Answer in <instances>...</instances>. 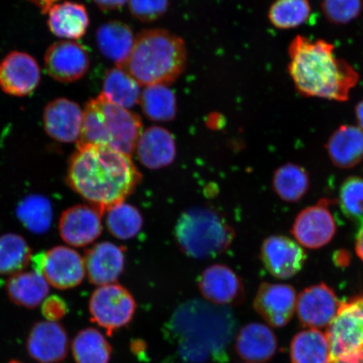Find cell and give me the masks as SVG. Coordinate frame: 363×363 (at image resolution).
Segmentation results:
<instances>
[{
  "mask_svg": "<svg viewBox=\"0 0 363 363\" xmlns=\"http://www.w3.org/2000/svg\"><path fill=\"white\" fill-rule=\"evenodd\" d=\"M140 181L130 156L106 145H80L68 164V184L102 215L124 202Z\"/></svg>",
  "mask_w": 363,
  "mask_h": 363,
  "instance_id": "1",
  "label": "cell"
},
{
  "mask_svg": "<svg viewBox=\"0 0 363 363\" xmlns=\"http://www.w3.org/2000/svg\"><path fill=\"white\" fill-rule=\"evenodd\" d=\"M288 71L303 97L347 102L360 76L351 63L340 57L325 40L295 36L289 47Z\"/></svg>",
  "mask_w": 363,
  "mask_h": 363,
  "instance_id": "2",
  "label": "cell"
},
{
  "mask_svg": "<svg viewBox=\"0 0 363 363\" xmlns=\"http://www.w3.org/2000/svg\"><path fill=\"white\" fill-rule=\"evenodd\" d=\"M186 63L187 48L183 39L166 30L150 29L135 36L129 57L116 67L147 87L174 83Z\"/></svg>",
  "mask_w": 363,
  "mask_h": 363,
  "instance_id": "3",
  "label": "cell"
},
{
  "mask_svg": "<svg viewBox=\"0 0 363 363\" xmlns=\"http://www.w3.org/2000/svg\"><path fill=\"white\" fill-rule=\"evenodd\" d=\"M234 235L228 222L208 208H190L175 225L177 243L186 255L195 259H208L223 253Z\"/></svg>",
  "mask_w": 363,
  "mask_h": 363,
  "instance_id": "4",
  "label": "cell"
},
{
  "mask_svg": "<svg viewBox=\"0 0 363 363\" xmlns=\"http://www.w3.org/2000/svg\"><path fill=\"white\" fill-rule=\"evenodd\" d=\"M96 101L98 108L91 125L94 144L106 145L130 156L143 133L140 116L108 101L103 94Z\"/></svg>",
  "mask_w": 363,
  "mask_h": 363,
  "instance_id": "5",
  "label": "cell"
},
{
  "mask_svg": "<svg viewBox=\"0 0 363 363\" xmlns=\"http://www.w3.org/2000/svg\"><path fill=\"white\" fill-rule=\"evenodd\" d=\"M91 320L112 335L130 323L136 311L133 294L120 284L99 286L89 303Z\"/></svg>",
  "mask_w": 363,
  "mask_h": 363,
  "instance_id": "6",
  "label": "cell"
},
{
  "mask_svg": "<svg viewBox=\"0 0 363 363\" xmlns=\"http://www.w3.org/2000/svg\"><path fill=\"white\" fill-rule=\"evenodd\" d=\"M331 361L363 348V294L340 303L337 315L326 330ZM330 361V362H331Z\"/></svg>",
  "mask_w": 363,
  "mask_h": 363,
  "instance_id": "7",
  "label": "cell"
},
{
  "mask_svg": "<svg viewBox=\"0 0 363 363\" xmlns=\"http://www.w3.org/2000/svg\"><path fill=\"white\" fill-rule=\"evenodd\" d=\"M34 271L42 274L50 285L68 289L79 285L85 277L84 258L75 250L56 247L31 257Z\"/></svg>",
  "mask_w": 363,
  "mask_h": 363,
  "instance_id": "8",
  "label": "cell"
},
{
  "mask_svg": "<svg viewBox=\"0 0 363 363\" xmlns=\"http://www.w3.org/2000/svg\"><path fill=\"white\" fill-rule=\"evenodd\" d=\"M329 207V199H321L315 206L298 213L294 221L291 233L301 246L320 249L334 238L337 226Z\"/></svg>",
  "mask_w": 363,
  "mask_h": 363,
  "instance_id": "9",
  "label": "cell"
},
{
  "mask_svg": "<svg viewBox=\"0 0 363 363\" xmlns=\"http://www.w3.org/2000/svg\"><path fill=\"white\" fill-rule=\"evenodd\" d=\"M261 258L267 272L274 278L289 279L303 269L307 254L298 243L284 235H271L265 239Z\"/></svg>",
  "mask_w": 363,
  "mask_h": 363,
  "instance_id": "10",
  "label": "cell"
},
{
  "mask_svg": "<svg viewBox=\"0 0 363 363\" xmlns=\"http://www.w3.org/2000/svg\"><path fill=\"white\" fill-rule=\"evenodd\" d=\"M340 305L334 290L321 283L306 288L298 295L295 311L303 326L318 330L329 325L337 315Z\"/></svg>",
  "mask_w": 363,
  "mask_h": 363,
  "instance_id": "11",
  "label": "cell"
},
{
  "mask_svg": "<svg viewBox=\"0 0 363 363\" xmlns=\"http://www.w3.org/2000/svg\"><path fill=\"white\" fill-rule=\"evenodd\" d=\"M89 54L83 45L69 40L54 43L45 55L48 74L61 83H72L87 74Z\"/></svg>",
  "mask_w": 363,
  "mask_h": 363,
  "instance_id": "12",
  "label": "cell"
},
{
  "mask_svg": "<svg viewBox=\"0 0 363 363\" xmlns=\"http://www.w3.org/2000/svg\"><path fill=\"white\" fill-rule=\"evenodd\" d=\"M297 297L291 285L262 283L257 289L253 306L267 324L280 328L292 319Z\"/></svg>",
  "mask_w": 363,
  "mask_h": 363,
  "instance_id": "13",
  "label": "cell"
},
{
  "mask_svg": "<svg viewBox=\"0 0 363 363\" xmlns=\"http://www.w3.org/2000/svg\"><path fill=\"white\" fill-rule=\"evenodd\" d=\"M40 70L29 54L13 52L0 63V88L13 96H26L38 87Z\"/></svg>",
  "mask_w": 363,
  "mask_h": 363,
  "instance_id": "14",
  "label": "cell"
},
{
  "mask_svg": "<svg viewBox=\"0 0 363 363\" xmlns=\"http://www.w3.org/2000/svg\"><path fill=\"white\" fill-rule=\"evenodd\" d=\"M199 288L203 298L216 306H237L245 297L242 280L225 265L207 267L199 278Z\"/></svg>",
  "mask_w": 363,
  "mask_h": 363,
  "instance_id": "15",
  "label": "cell"
},
{
  "mask_svg": "<svg viewBox=\"0 0 363 363\" xmlns=\"http://www.w3.org/2000/svg\"><path fill=\"white\" fill-rule=\"evenodd\" d=\"M67 331L57 322H38L27 337V352L40 363H59L65 359L68 351Z\"/></svg>",
  "mask_w": 363,
  "mask_h": 363,
  "instance_id": "16",
  "label": "cell"
},
{
  "mask_svg": "<svg viewBox=\"0 0 363 363\" xmlns=\"http://www.w3.org/2000/svg\"><path fill=\"white\" fill-rule=\"evenodd\" d=\"M102 214L89 206L67 208L59 221V233L66 243L72 247H85L102 233Z\"/></svg>",
  "mask_w": 363,
  "mask_h": 363,
  "instance_id": "17",
  "label": "cell"
},
{
  "mask_svg": "<svg viewBox=\"0 0 363 363\" xmlns=\"http://www.w3.org/2000/svg\"><path fill=\"white\" fill-rule=\"evenodd\" d=\"M83 111L79 104L67 99H57L45 108V131L59 143L78 142L83 123Z\"/></svg>",
  "mask_w": 363,
  "mask_h": 363,
  "instance_id": "18",
  "label": "cell"
},
{
  "mask_svg": "<svg viewBox=\"0 0 363 363\" xmlns=\"http://www.w3.org/2000/svg\"><path fill=\"white\" fill-rule=\"evenodd\" d=\"M84 263L91 283L98 286L113 284L124 270V250L108 242L98 243L86 252Z\"/></svg>",
  "mask_w": 363,
  "mask_h": 363,
  "instance_id": "19",
  "label": "cell"
},
{
  "mask_svg": "<svg viewBox=\"0 0 363 363\" xmlns=\"http://www.w3.org/2000/svg\"><path fill=\"white\" fill-rule=\"evenodd\" d=\"M235 348L238 355L247 363H266L274 357L278 340L269 326L252 322L240 330Z\"/></svg>",
  "mask_w": 363,
  "mask_h": 363,
  "instance_id": "20",
  "label": "cell"
},
{
  "mask_svg": "<svg viewBox=\"0 0 363 363\" xmlns=\"http://www.w3.org/2000/svg\"><path fill=\"white\" fill-rule=\"evenodd\" d=\"M135 151L139 161L147 169H162L174 161L175 140L169 131L162 127H149L140 134Z\"/></svg>",
  "mask_w": 363,
  "mask_h": 363,
  "instance_id": "21",
  "label": "cell"
},
{
  "mask_svg": "<svg viewBox=\"0 0 363 363\" xmlns=\"http://www.w3.org/2000/svg\"><path fill=\"white\" fill-rule=\"evenodd\" d=\"M325 149L334 166L353 169L363 161V130L355 125H340L330 135Z\"/></svg>",
  "mask_w": 363,
  "mask_h": 363,
  "instance_id": "22",
  "label": "cell"
},
{
  "mask_svg": "<svg viewBox=\"0 0 363 363\" xmlns=\"http://www.w3.org/2000/svg\"><path fill=\"white\" fill-rule=\"evenodd\" d=\"M48 13L49 29L58 38L79 39L88 30L89 17L83 4L74 2L55 4Z\"/></svg>",
  "mask_w": 363,
  "mask_h": 363,
  "instance_id": "23",
  "label": "cell"
},
{
  "mask_svg": "<svg viewBox=\"0 0 363 363\" xmlns=\"http://www.w3.org/2000/svg\"><path fill=\"white\" fill-rule=\"evenodd\" d=\"M96 42L103 55L115 62L118 66L129 57L135 38L128 25L121 21H112L99 27Z\"/></svg>",
  "mask_w": 363,
  "mask_h": 363,
  "instance_id": "24",
  "label": "cell"
},
{
  "mask_svg": "<svg viewBox=\"0 0 363 363\" xmlns=\"http://www.w3.org/2000/svg\"><path fill=\"white\" fill-rule=\"evenodd\" d=\"M49 284L38 272H21L9 278L7 294L16 305L34 308L47 298Z\"/></svg>",
  "mask_w": 363,
  "mask_h": 363,
  "instance_id": "25",
  "label": "cell"
},
{
  "mask_svg": "<svg viewBox=\"0 0 363 363\" xmlns=\"http://www.w3.org/2000/svg\"><path fill=\"white\" fill-rule=\"evenodd\" d=\"M291 363H330V348L326 335L316 329L298 333L290 344Z\"/></svg>",
  "mask_w": 363,
  "mask_h": 363,
  "instance_id": "26",
  "label": "cell"
},
{
  "mask_svg": "<svg viewBox=\"0 0 363 363\" xmlns=\"http://www.w3.org/2000/svg\"><path fill=\"white\" fill-rule=\"evenodd\" d=\"M308 172L302 166L288 162L279 167L272 177V189L284 202L296 203L310 189Z\"/></svg>",
  "mask_w": 363,
  "mask_h": 363,
  "instance_id": "27",
  "label": "cell"
},
{
  "mask_svg": "<svg viewBox=\"0 0 363 363\" xmlns=\"http://www.w3.org/2000/svg\"><path fill=\"white\" fill-rule=\"evenodd\" d=\"M140 85L119 67L106 72L103 83V94L108 101L127 108H133L140 101Z\"/></svg>",
  "mask_w": 363,
  "mask_h": 363,
  "instance_id": "28",
  "label": "cell"
},
{
  "mask_svg": "<svg viewBox=\"0 0 363 363\" xmlns=\"http://www.w3.org/2000/svg\"><path fill=\"white\" fill-rule=\"evenodd\" d=\"M76 363H110L112 347L101 331L94 328L80 330L72 343Z\"/></svg>",
  "mask_w": 363,
  "mask_h": 363,
  "instance_id": "29",
  "label": "cell"
},
{
  "mask_svg": "<svg viewBox=\"0 0 363 363\" xmlns=\"http://www.w3.org/2000/svg\"><path fill=\"white\" fill-rule=\"evenodd\" d=\"M143 111L149 120L171 121L177 113L175 94L165 85L147 86L140 95Z\"/></svg>",
  "mask_w": 363,
  "mask_h": 363,
  "instance_id": "30",
  "label": "cell"
},
{
  "mask_svg": "<svg viewBox=\"0 0 363 363\" xmlns=\"http://www.w3.org/2000/svg\"><path fill=\"white\" fill-rule=\"evenodd\" d=\"M31 250L26 240L16 234L0 237V277L20 274L31 261Z\"/></svg>",
  "mask_w": 363,
  "mask_h": 363,
  "instance_id": "31",
  "label": "cell"
},
{
  "mask_svg": "<svg viewBox=\"0 0 363 363\" xmlns=\"http://www.w3.org/2000/svg\"><path fill=\"white\" fill-rule=\"evenodd\" d=\"M16 214L21 223L35 234L45 233L52 224V204L40 195H30L22 199Z\"/></svg>",
  "mask_w": 363,
  "mask_h": 363,
  "instance_id": "32",
  "label": "cell"
},
{
  "mask_svg": "<svg viewBox=\"0 0 363 363\" xmlns=\"http://www.w3.org/2000/svg\"><path fill=\"white\" fill-rule=\"evenodd\" d=\"M106 212L108 230L118 239L133 238L143 228V216L138 208L131 204L121 202L108 208Z\"/></svg>",
  "mask_w": 363,
  "mask_h": 363,
  "instance_id": "33",
  "label": "cell"
},
{
  "mask_svg": "<svg viewBox=\"0 0 363 363\" xmlns=\"http://www.w3.org/2000/svg\"><path fill=\"white\" fill-rule=\"evenodd\" d=\"M311 15L308 0H276L269 12L272 25L280 30L297 28L306 24Z\"/></svg>",
  "mask_w": 363,
  "mask_h": 363,
  "instance_id": "34",
  "label": "cell"
},
{
  "mask_svg": "<svg viewBox=\"0 0 363 363\" xmlns=\"http://www.w3.org/2000/svg\"><path fill=\"white\" fill-rule=\"evenodd\" d=\"M340 211L359 229L363 227V179L352 176L344 180L339 191Z\"/></svg>",
  "mask_w": 363,
  "mask_h": 363,
  "instance_id": "35",
  "label": "cell"
},
{
  "mask_svg": "<svg viewBox=\"0 0 363 363\" xmlns=\"http://www.w3.org/2000/svg\"><path fill=\"white\" fill-rule=\"evenodd\" d=\"M320 7L331 24L347 25L361 16L363 0H322Z\"/></svg>",
  "mask_w": 363,
  "mask_h": 363,
  "instance_id": "36",
  "label": "cell"
},
{
  "mask_svg": "<svg viewBox=\"0 0 363 363\" xmlns=\"http://www.w3.org/2000/svg\"><path fill=\"white\" fill-rule=\"evenodd\" d=\"M129 10L136 20L152 22L164 15L169 0H129Z\"/></svg>",
  "mask_w": 363,
  "mask_h": 363,
  "instance_id": "37",
  "label": "cell"
},
{
  "mask_svg": "<svg viewBox=\"0 0 363 363\" xmlns=\"http://www.w3.org/2000/svg\"><path fill=\"white\" fill-rule=\"evenodd\" d=\"M42 312L47 320L57 322L66 315L67 305L65 299L57 295H52L43 301Z\"/></svg>",
  "mask_w": 363,
  "mask_h": 363,
  "instance_id": "38",
  "label": "cell"
},
{
  "mask_svg": "<svg viewBox=\"0 0 363 363\" xmlns=\"http://www.w3.org/2000/svg\"><path fill=\"white\" fill-rule=\"evenodd\" d=\"M103 11H115L123 7L129 0H93Z\"/></svg>",
  "mask_w": 363,
  "mask_h": 363,
  "instance_id": "39",
  "label": "cell"
},
{
  "mask_svg": "<svg viewBox=\"0 0 363 363\" xmlns=\"http://www.w3.org/2000/svg\"><path fill=\"white\" fill-rule=\"evenodd\" d=\"M351 261V255L346 250H339L335 252L333 256L335 264L340 267H345L349 265Z\"/></svg>",
  "mask_w": 363,
  "mask_h": 363,
  "instance_id": "40",
  "label": "cell"
},
{
  "mask_svg": "<svg viewBox=\"0 0 363 363\" xmlns=\"http://www.w3.org/2000/svg\"><path fill=\"white\" fill-rule=\"evenodd\" d=\"M330 363H363V348L359 352L331 361Z\"/></svg>",
  "mask_w": 363,
  "mask_h": 363,
  "instance_id": "41",
  "label": "cell"
},
{
  "mask_svg": "<svg viewBox=\"0 0 363 363\" xmlns=\"http://www.w3.org/2000/svg\"><path fill=\"white\" fill-rule=\"evenodd\" d=\"M31 3L35 4L42 10L43 13H47L53 4H55L58 0H29Z\"/></svg>",
  "mask_w": 363,
  "mask_h": 363,
  "instance_id": "42",
  "label": "cell"
},
{
  "mask_svg": "<svg viewBox=\"0 0 363 363\" xmlns=\"http://www.w3.org/2000/svg\"><path fill=\"white\" fill-rule=\"evenodd\" d=\"M355 249L357 255L363 262V227L358 230L356 238Z\"/></svg>",
  "mask_w": 363,
  "mask_h": 363,
  "instance_id": "43",
  "label": "cell"
},
{
  "mask_svg": "<svg viewBox=\"0 0 363 363\" xmlns=\"http://www.w3.org/2000/svg\"><path fill=\"white\" fill-rule=\"evenodd\" d=\"M355 116L358 127L363 130V99L358 102L355 108Z\"/></svg>",
  "mask_w": 363,
  "mask_h": 363,
  "instance_id": "44",
  "label": "cell"
},
{
  "mask_svg": "<svg viewBox=\"0 0 363 363\" xmlns=\"http://www.w3.org/2000/svg\"><path fill=\"white\" fill-rule=\"evenodd\" d=\"M9 363H22V362H20V361H17V360H12V361H11V362H9Z\"/></svg>",
  "mask_w": 363,
  "mask_h": 363,
  "instance_id": "45",
  "label": "cell"
}]
</instances>
